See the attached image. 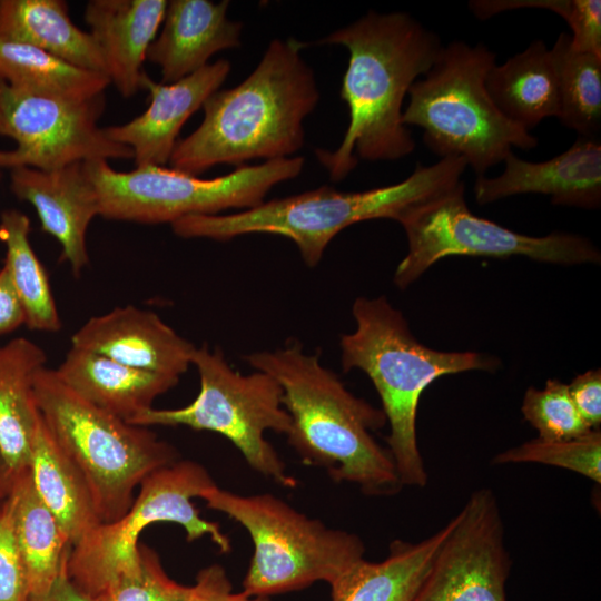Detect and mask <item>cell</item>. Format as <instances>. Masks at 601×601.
I'll return each instance as SVG.
<instances>
[{
  "label": "cell",
  "mask_w": 601,
  "mask_h": 601,
  "mask_svg": "<svg viewBox=\"0 0 601 601\" xmlns=\"http://www.w3.org/2000/svg\"><path fill=\"white\" fill-rule=\"evenodd\" d=\"M461 181L452 191L405 216L407 253L393 282L405 289L431 266L449 256L506 258L522 256L556 265L599 264L601 254L587 237L569 233L528 236L474 215Z\"/></svg>",
  "instance_id": "obj_12"
},
{
  "label": "cell",
  "mask_w": 601,
  "mask_h": 601,
  "mask_svg": "<svg viewBox=\"0 0 601 601\" xmlns=\"http://www.w3.org/2000/svg\"><path fill=\"white\" fill-rule=\"evenodd\" d=\"M411 601H506L511 559L492 490H475Z\"/></svg>",
  "instance_id": "obj_14"
},
{
  "label": "cell",
  "mask_w": 601,
  "mask_h": 601,
  "mask_svg": "<svg viewBox=\"0 0 601 601\" xmlns=\"http://www.w3.org/2000/svg\"><path fill=\"white\" fill-rule=\"evenodd\" d=\"M469 7L475 17L483 20L512 9L553 11L570 26L574 50L601 56L600 0H473Z\"/></svg>",
  "instance_id": "obj_32"
},
{
  "label": "cell",
  "mask_w": 601,
  "mask_h": 601,
  "mask_svg": "<svg viewBox=\"0 0 601 601\" xmlns=\"http://www.w3.org/2000/svg\"><path fill=\"white\" fill-rule=\"evenodd\" d=\"M7 497L30 598H42L66 570L71 542L38 495L29 469L12 480Z\"/></svg>",
  "instance_id": "obj_24"
},
{
  "label": "cell",
  "mask_w": 601,
  "mask_h": 601,
  "mask_svg": "<svg viewBox=\"0 0 601 601\" xmlns=\"http://www.w3.org/2000/svg\"><path fill=\"white\" fill-rule=\"evenodd\" d=\"M0 176H1V171H0Z\"/></svg>",
  "instance_id": "obj_41"
},
{
  "label": "cell",
  "mask_w": 601,
  "mask_h": 601,
  "mask_svg": "<svg viewBox=\"0 0 601 601\" xmlns=\"http://www.w3.org/2000/svg\"><path fill=\"white\" fill-rule=\"evenodd\" d=\"M467 165L444 157L417 164L403 181L364 191L322 186L229 215H193L171 223L181 238L229 240L246 234H273L293 240L309 267L316 266L331 240L358 221L387 218L400 223L417 208L452 191Z\"/></svg>",
  "instance_id": "obj_4"
},
{
  "label": "cell",
  "mask_w": 601,
  "mask_h": 601,
  "mask_svg": "<svg viewBox=\"0 0 601 601\" xmlns=\"http://www.w3.org/2000/svg\"><path fill=\"white\" fill-rule=\"evenodd\" d=\"M558 76V118L579 137L599 138L601 131V56L577 51L569 32L550 49Z\"/></svg>",
  "instance_id": "obj_30"
},
{
  "label": "cell",
  "mask_w": 601,
  "mask_h": 601,
  "mask_svg": "<svg viewBox=\"0 0 601 601\" xmlns=\"http://www.w3.org/2000/svg\"><path fill=\"white\" fill-rule=\"evenodd\" d=\"M485 88L500 112L529 131L560 109L558 76L550 49L543 40L494 65Z\"/></svg>",
  "instance_id": "obj_23"
},
{
  "label": "cell",
  "mask_w": 601,
  "mask_h": 601,
  "mask_svg": "<svg viewBox=\"0 0 601 601\" xmlns=\"http://www.w3.org/2000/svg\"><path fill=\"white\" fill-rule=\"evenodd\" d=\"M191 365L199 376V392L179 408H149L135 416L138 426L184 425L210 431L229 440L246 463L260 475L285 487L296 485L295 477L274 446L265 439L267 431L287 434L290 417L283 406V391L267 373L242 374L226 361L220 348L196 347Z\"/></svg>",
  "instance_id": "obj_9"
},
{
  "label": "cell",
  "mask_w": 601,
  "mask_h": 601,
  "mask_svg": "<svg viewBox=\"0 0 601 601\" xmlns=\"http://www.w3.org/2000/svg\"><path fill=\"white\" fill-rule=\"evenodd\" d=\"M83 166L97 191L101 217L140 224H171L186 216L256 207L274 186L300 174L304 158L242 165L213 179L159 166L117 171L105 159L83 161Z\"/></svg>",
  "instance_id": "obj_10"
},
{
  "label": "cell",
  "mask_w": 601,
  "mask_h": 601,
  "mask_svg": "<svg viewBox=\"0 0 601 601\" xmlns=\"http://www.w3.org/2000/svg\"><path fill=\"white\" fill-rule=\"evenodd\" d=\"M104 109V93L69 100L0 80V136L17 144L12 150H0V169L53 170L95 159L134 158L131 148L110 140L98 126Z\"/></svg>",
  "instance_id": "obj_13"
},
{
  "label": "cell",
  "mask_w": 601,
  "mask_h": 601,
  "mask_svg": "<svg viewBox=\"0 0 601 601\" xmlns=\"http://www.w3.org/2000/svg\"><path fill=\"white\" fill-rule=\"evenodd\" d=\"M10 189L19 200L33 206L41 229L59 242L61 260L78 276L89 263L88 227L100 216L98 195L83 161L53 170L13 168Z\"/></svg>",
  "instance_id": "obj_17"
},
{
  "label": "cell",
  "mask_w": 601,
  "mask_h": 601,
  "mask_svg": "<svg viewBox=\"0 0 601 601\" xmlns=\"http://www.w3.org/2000/svg\"><path fill=\"white\" fill-rule=\"evenodd\" d=\"M29 471L38 495L72 546L100 524L85 477L57 444L41 416L32 439Z\"/></svg>",
  "instance_id": "obj_27"
},
{
  "label": "cell",
  "mask_w": 601,
  "mask_h": 601,
  "mask_svg": "<svg viewBox=\"0 0 601 601\" xmlns=\"http://www.w3.org/2000/svg\"><path fill=\"white\" fill-rule=\"evenodd\" d=\"M23 308L18 299L10 275L4 266L0 269V335L11 333L24 325Z\"/></svg>",
  "instance_id": "obj_38"
},
{
  "label": "cell",
  "mask_w": 601,
  "mask_h": 601,
  "mask_svg": "<svg viewBox=\"0 0 601 601\" xmlns=\"http://www.w3.org/2000/svg\"><path fill=\"white\" fill-rule=\"evenodd\" d=\"M495 55L485 45L452 41L410 88L404 126L423 129V141L440 158L460 157L476 176L503 162L512 147L530 150L535 136L506 119L485 88Z\"/></svg>",
  "instance_id": "obj_7"
},
{
  "label": "cell",
  "mask_w": 601,
  "mask_h": 601,
  "mask_svg": "<svg viewBox=\"0 0 601 601\" xmlns=\"http://www.w3.org/2000/svg\"><path fill=\"white\" fill-rule=\"evenodd\" d=\"M270 375L283 391L290 417L287 442L305 465L321 467L336 483H352L368 496H392L403 485L387 449L373 432L387 422L382 408L357 397L319 359L292 341L245 357Z\"/></svg>",
  "instance_id": "obj_2"
},
{
  "label": "cell",
  "mask_w": 601,
  "mask_h": 601,
  "mask_svg": "<svg viewBox=\"0 0 601 601\" xmlns=\"http://www.w3.org/2000/svg\"><path fill=\"white\" fill-rule=\"evenodd\" d=\"M0 39L33 46L107 76L96 41L72 22L63 0H0Z\"/></svg>",
  "instance_id": "obj_25"
},
{
  "label": "cell",
  "mask_w": 601,
  "mask_h": 601,
  "mask_svg": "<svg viewBox=\"0 0 601 601\" xmlns=\"http://www.w3.org/2000/svg\"><path fill=\"white\" fill-rule=\"evenodd\" d=\"M186 601H270L269 598L249 597L234 592L233 584L220 564H210L196 575Z\"/></svg>",
  "instance_id": "obj_36"
},
{
  "label": "cell",
  "mask_w": 601,
  "mask_h": 601,
  "mask_svg": "<svg viewBox=\"0 0 601 601\" xmlns=\"http://www.w3.org/2000/svg\"><path fill=\"white\" fill-rule=\"evenodd\" d=\"M10 490V482L0 456V504L4 501Z\"/></svg>",
  "instance_id": "obj_40"
},
{
  "label": "cell",
  "mask_w": 601,
  "mask_h": 601,
  "mask_svg": "<svg viewBox=\"0 0 601 601\" xmlns=\"http://www.w3.org/2000/svg\"><path fill=\"white\" fill-rule=\"evenodd\" d=\"M33 392L43 423L85 477L100 524L125 515L136 487L152 472L179 460L174 445L149 428L89 403L56 370H39Z\"/></svg>",
  "instance_id": "obj_6"
},
{
  "label": "cell",
  "mask_w": 601,
  "mask_h": 601,
  "mask_svg": "<svg viewBox=\"0 0 601 601\" xmlns=\"http://www.w3.org/2000/svg\"><path fill=\"white\" fill-rule=\"evenodd\" d=\"M524 420L545 441H563L580 437L591 428L574 406L568 384L550 378L541 390L529 387L522 401Z\"/></svg>",
  "instance_id": "obj_33"
},
{
  "label": "cell",
  "mask_w": 601,
  "mask_h": 601,
  "mask_svg": "<svg viewBox=\"0 0 601 601\" xmlns=\"http://www.w3.org/2000/svg\"><path fill=\"white\" fill-rule=\"evenodd\" d=\"M497 177L477 176L474 196L486 205L521 194L550 196L551 203L583 209L601 205V144L579 137L564 152L542 162H531L510 152Z\"/></svg>",
  "instance_id": "obj_15"
},
{
  "label": "cell",
  "mask_w": 601,
  "mask_h": 601,
  "mask_svg": "<svg viewBox=\"0 0 601 601\" xmlns=\"http://www.w3.org/2000/svg\"><path fill=\"white\" fill-rule=\"evenodd\" d=\"M227 0H171L162 28L146 59L160 67L161 82L174 83L208 65L220 50L240 46L243 23L227 18Z\"/></svg>",
  "instance_id": "obj_19"
},
{
  "label": "cell",
  "mask_w": 601,
  "mask_h": 601,
  "mask_svg": "<svg viewBox=\"0 0 601 601\" xmlns=\"http://www.w3.org/2000/svg\"><path fill=\"white\" fill-rule=\"evenodd\" d=\"M214 485L206 467L191 460L179 459L152 472L140 483L125 515L97 525L72 546L66 566L68 579L95 598L114 580L137 570L139 536L157 522L180 525L188 542L209 536L221 553H229L231 542L219 523L203 519L191 502Z\"/></svg>",
  "instance_id": "obj_11"
},
{
  "label": "cell",
  "mask_w": 601,
  "mask_h": 601,
  "mask_svg": "<svg viewBox=\"0 0 601 601\" xmlns=\"http://www.w3.org/2000/svg\"><path fill=\"white\" fill-rule=\"evenodd\" d=\"M200 499L248 532L254 552L242 591L249 597L269 598L317 581L331 587L365 559L357 534L308 518L276 495H242L214 485Z\"/></svg>",
  "instance_id": "obj_8"
},
{
  "label": "cell",
  "mask_w": 601,
  "mask_h": 601,
  "mask_svg": "<svg viewBox=\"0 0 601 601\" xmlns=\"http://www.w3.org/2000/svg\"><path fill=\"white\" fill-rule=\"evenodd\" d=\"M71 347L176 377L191 365L196 349L156 313L132 305L89 318L71 336Z\"/></svg>",
  "instance_id": "obj_18"
},
{
  "label": "cell",
  "mask_w": 601,
  "mask_h": 601,
  "mask_svg": "<svg viewBox=\"0 0 601 601\" xmlns=\"http://www.w3.org/2000/svg\"><path fill=\"white\" fill-rule=\"evenodd\" d=\"M452 525L420 542L392 541L380 562L363 559L331 585L332 601H411Z\"/></svg>",
  "instance_id": "obj_26"
},
{
  "label": "cell",
  "mask_w": 601,
  "mask_h": 601,
  "mask_svg": "<svg viewBox=\"0 0 601 601\" xmlns=\"http://www.w3.org/2000/svg\"><path fill=\"white\" fill-rule=\"evenodd\" d=\"M570 397L583 421L591 428L601 423V371H587L568 384Z\"/></svg>",
  "instance_id": "obj_37"
},
{
  "label": "cell",
  "mask_w": 601,
  "mask_h": 601,
  "mask_svg": "<svg viewBox=\"0 0 601 601\" xmlns=\"http://www.w3.org/2000/svg\"><path fill=\"white\" fill-rule=\"evenodd\" d=\"M56 372L79 396L126 422L151 408L154 401L179 381L76 347L67 352Z\"/></svg>",
  "instance_id": "obj_21"
},
{
  "label": "cell",
  "mask_w": 601,
  "mask_h": 601,
  "mask_svg": "<svg viewBox=\"0 0 601 601\" xmlns=\"http://www.w3.org/2000/svg\"><path fill=\"white\" fill-rule=\"evenodd\" d=\"M165 0H90L83 18L119 93L129 98L141 88L142 63L162 23Z\"/></svg>",
  "instance_id": "obj_20"
},
{
  "label": "cell",
  "mask_w": 601,
  "mask_h": 601,
  "mask_svg": "<svg viewBox=\"0 0 601 601\" xmlns=\"http://www.w3.org/2000/svg\"><path fill=\"white\" fill-rule=\"evenodd\" d=\"M229 71L230 62L218 59L174 83L155 82L145 73L141 88L149 92L148 108L132 120L105 127L104 131L110 140L131 148L137 167H164L184 124L219 89Z\"/></svg>",
  "instance_id": "obj_16"
},
{
  "label": "cell",
  "mask_w": 601,
  "mask_h": 601,
  "mask_svg": "<svg viewBox=\"0 0 601 601\" xmlns=\"http://www.w3.org/2000/svg\"><path fill=\"white\" fill-rule=\"evenodd\" d=\"M190 587L173 580L156 551L139 543V564L135 572L119 577L104 588L95 601H186Z\"/></svg>",
  "instance_id": "obj_34"
},
{
  "label": "cell",
  "mask_w": 601,
  "mask_h": 601,
  "mask_svg": "<svg viewBox=\"0 0 601 601\" xmlns=\"http://www.w3.org/2000/svg\"><path fill=\"white\" fill-rule=\"evenodd\" d=\"M494 464L540 463L577 472L601 483V433L599 428L563 441L533 439L494 456Z\"/></svg>",
  "instance_id": "obj_31"
},
{
  "label": "cell",
  "mask_w": 601,
  "mask_h": 601,
  "mask_svg": "<svg viewBox=\"0 0 601 601\" xmlns=\"http://www.w3.org/2000/svg\"><path fill=\"white\" fill-rule=\"evenodd\" d=\"M0 80L12 88L69 100L104 93L109 78L30 45L0 39Z\"/></svg>",
  "instance_id": "obj_28"
},
{
  "label": "cell",
  "mask_w": 601,
  "mask_h": 601,
  "mask_svg": "<svg viewBox=\"0 0 601 601\" xmlns=\"http://www.w3.org/2000/svg\"><path fill=\"white\" fill-rule=\"evenodd\" d=\"M29 233L30 219L26 214L17 209L1 213L0 240L7 248L3 266L23 308L24 325L33 331L58 332L61 321L49 278L33 252Z\"/></svg>",
  "instance_id": "obj_29"
},
{
  "label": "cell",
  "mask_w": 601,
  "mask_h": 601,
  "mask_svg": "<svg viewBox=\"0 0 601 601\" xmlns=\"http://www.w3.org/2000/svg\"><path fill=\"white\" fill-rule=\"evenodd\" d=\"M355 329L339 339L344 372L359 370L373 383L390 425L387 450L402 485L424 487L427 472L417 444L422 393L436 378L469 371L493 372L500 361L477 352H444L418 342L402 312L384 296L358 297Z\"/></svg>",
  "instance_id": "obj_5"
},
{
  "label": "cell",
  "mask_w": 601,
  "mask_h": 601,
  "mask_svg": "<svg viewBox=\"0 0 601 601\" xmlns=\"http://www.w3.org/2000/svg\"><path fill=\"white\" fill-rule=\"evenodd\" d=\"M24 563L16 540L8 497L0 504V601H29Z\"/></svg>",
  "instance_id": "obj_35"
},
{
  "label": "cell",
  "mask_w": 601,
  "mask_h": 601,
  "mask_svg": "<svg viewBox=\"0 0 601 601\" xmlns=\"http://www.w3.org/2000/svg\"><path fill=\"white\" fill-rule=\"evenodd\" d=\"M306 46L293 38L272 40L243 82L210 95L200 126L177 141L170 168L198 176L219 164L238 167L297 152L303 121L319 100L314 72L300 56Z\"/></svg>",
  "instance_id": "obj_3"
},
{
  "label": "cell",
  "mask_w": 601,
  "mask_h": 601,
  "mask_svg": "<svg viewBox=\"0 0 601 601\" xmlns=\"http://www.w3.org/2000/svg\"><path fill=\"white\" fill-rule=\"evenodd\" d=\"M46 362L45 351L28 338L17 337L0 345V456L10 485L29 469L40 416L33 382Z\"/></svg>",
  "instance_id": "obj_22"
},
{
  "label": "cell",
  "mask_w": 601,
  "mask_h": 601,
  "mask_svg": "<svg viewBox=\"0 0 601 601\" xmlns=\"http://www.w3.org/2000/svg\"><path fill=\"white\" fill-rule=\"evenodd\" d=\"M29 601H95L77 589L68 579L66 570L60 574L50 591L42 598H30Z\"/></svg>",
  "instance_id": "obj_39"
},
{
  "label": "cell",
  "mask_w": 601,
  "mask_h": 601,
  "mask_svg": "<svg viewBox=\"0 0 601 601\" xmlns=\"http://www.w3.org/2000/svg\"><path fill=\"white\" fill-rule=\"evenodd\" d=\"M317 45H341L349 52L341 97L349 110L343 141L334 151L316 149L334 181L344 179L358 158L396 160L415 142L402 122L405 95L437 58L439 36L405 12L370 11Z\"/></svg>",
  "instance_id": "obj_1"
}]
</instances>
